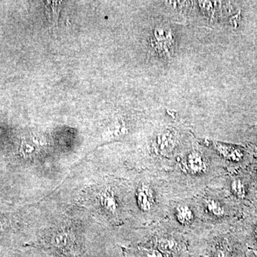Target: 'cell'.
Returning <instances> with one entry per match:
<instances>
[{"label": "cell", "mask_w": 257, "mask_h": 257, "mask_svg": "<svg viewBox=\"0 0 257 257\" xmlns=\"http://www.w3.org/2000/svg\"><path fill=\"white\" fill-rule=\"evenodd\" d=\"M231 189L235 195L243 198L245 196V188L242 182L240 180H235L231 184Z\"/></svg>", "instance_id": "7c38bea8"}, {"label": "cell", "mask_w": 257, "mask_h": 257, "mask_svg": "<svg viewBox=\"0 0 257 257\" xmlns=\"http://www.w3.org/2000/svg\"><path fill=\"white\" fill-rule=\"evenodd\" d=\"M219 151L222 153L225 157L233 161H239L241 159V155L239 151L235 149L229 148L224 146L219 147Z\"/></svg>", "instance_id": "30bf717a"}, {"label": "cell", "mask_w": 257, "mask_h": 257, "mask_svg": "<svg viewBox=\"0 0 257 257\" xmlns=\"http://www.w3.org/2000/svg\"><path fill=\"white\" fill-rule=\"evenodd\" d=\"M176 216H177L179 222L184 225L189 224L192 221L193 217H194L192 211L187 205L179 206L177 208Z\"/></svg>", "instance_id": "52a82bcc"}, {"label": "cell", "mask_w": 257, "mask_h": 257, "mask_svg": "<svg viewBox=\"0 0 257 257\" xmlns=\"http://www.w3.org/2000/svg\"><path fill=\"white\" fill-rule=\"evenodd\" d=\"M215 257H224V253L221 251H216Z\"/></svg>", "instance_id": "4fadbf2b"}, {"label": "cell", "mask_w": 257, "mask_h": 257, "mask_svg": "<svg viewBox=\"0 0 257 257\" xmlns=\"http://www.w3.org/2000/svg\"><path fill=\"white\" fill-rule=\"evenodd\" d=\"M153 192L152 189L146 184H143L139 189L138 192V203L142 210L148 211L151 210L155 203Z\"/></svg>", "instance_id": "3957f363"}, {"label": "cell", "mask_w": 257, "mask_h": 257, "mask_svg": "<svg viewBox=\"0 0 257 257\" xmlns=\"http://www.w3.org/2000/svg\"><path fill=\"white\" fill-rule=\"evenodd\" d=\"M45 3V13L50 31L56 35L58 31V20L62 8V2L46 1Z\"/></svg>", "instance_id": "7a4b0ae2"}, {"label": "cell", "mask_w": 257, "mask_h": 257, "mask_svg": "<svg viewBox=\"0 0 257 257\" xmlns=\"http://www.w3.org/2000/svg\"><path fill=\"white\" fill-rule=\"evenodd\" d=\"M142 256L143 257H167L166 253L162 252L159 249L155 248H147L143 247L140 248Z\"/></svg>", "instance_id": "8fae6325"}, {"label": "cell", "mask_w": 257, "mask_h": 257, "mask_svg": "<svg viewBox=\"0 0 257 257\" xmlns=\"http://www.w3.org/2000/svg\"><path fill=\"white\" fill-rule=\"evenodd\" d=\"M255 233H256L257 236V227L256 228V230H255Z\"/></svg>", "instance_id": "5bb4252c"}, {"label": "cell", "mask_w": 257, "mask_h": 257, "mask_svg": "<svg viewBox=\"0 0 257 257\" xmlns=\"http://www.w3.org/2000/svg\"><path fill=\"white\" fill-rule=\"evenodd\" d=\"M206 206L208 211L211 213L213 215L218 216H222L224 214V209L221 205L220 203L214 199H208L206 202Z\"/></svg>", "instance_id": "9c48e42d"}, {"label": "cell", "mask_w": 257, "mask_h": 257, "mask_svg": "<svg viewBox=\"0 0 257 257\" xmlns=\"http://www.w3.org/2000/svg\"><path fill=\"white\" fill-rule=\"evenodd\" d=\"M157 248L160 251L166 254L177 252L179 249L178 243L177 241L172 239H167V238L160 239L157 243Z\"/></svg>", "instance_id": "8992f818"}, {"label": "cell", "mask_w": 257, "mask_h": 257, "mask_svg": "<svg viewBox=\"0 0 257 257\" xmlns=\"http://www.w3.org/2000/svg\"><path fill=\"white\" fill-rule=\"evenodd\" d=\"M175 143L173 135L170 131L160 134L157 140V149L161 154H166L172 150Z\"/></svg>", "instance_id": "5b68a950"}, {"label": "cell", "mask_w": 257, "mask_h": 257, "mask_svg": "<svg viewBox=\"0 0 257 257\" xmlns=\"http://www.w3.org/2000/svg\"><path fill=\"white\" fill-rule=\"evenodd\" d=\"M52 243L67 256L76 257L80 254V248L75 235L69 230H62L56 233L52 237Z\"/></svg>", "instance_id": "6da1fadb"}, {"label": "cell", "mask_w": 257, "mask_h": 257, "mask_svg": "<svg viewBox=\"0 0 257 257\" xmlns=\"http://www.w3.org/2000/svg\"><path fill=\"white\" fill-rule=\"evenodd\" d=\"M101 204L109 212L114 213L117 209V202L114 196L110 192L103 193L101 197Z\"/></svg>", "instance_id": "ba28073f"}, {"label": "cell", "mask_w": 257, "mask_h": 257, "mask_svg": "<svg viewBox=\"0 0 257 257\" xmlns=\"http://www.w3.org/2000/svg\"><path fill=\"white\" fill-rule=\"evenodd\" d=\"M187 167L193 174H201L207 170V165L202 155L193 152L187 157Z\"/></svg>", "instance_id": "277c9868"}]
</instances>
